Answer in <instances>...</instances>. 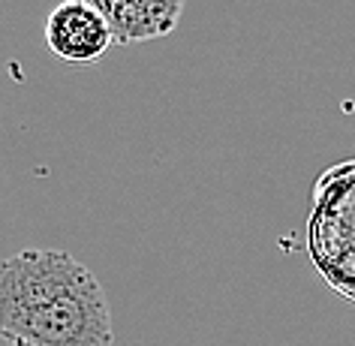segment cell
Returning a JSON list of instances; mask_svg holds the SVG:
<instances>
[{
  "label": "cell",
  "instance_id": "cell-5",
  "mask_svg": "<svg viewBox=\"0 0 355 346\" xmlns=\"http://www.w3.org/2000/svg\"><path fill=\"white\" fill-rule=\"evenodd\" d=\"M0 346H33V343H24V340H19V337H12V334L0 331Z\"/></svg>",
  "mask_w": 355,
  "mask_h": 346
},
{
  "label": "cell",
  "instance_id": "cell-2",
  "mask_svg": "<svg viewBox=\"0 0 355 346\" xmlns=\"http://www.w3.org/2000/svg\"><path fill=\"white\" fill-rule=\"evenodd\" d=\"M307 241L310 259L325 280L355 301V159L328 168L319 178Z\"/></svg>",
  "mask_w": 355,
  "mask_h": 346
},
{
  "label": "cell",
  "instance_id": "cell-4",
  "mask_svg": "<svg viewBox=\"0 0 355 346\" xmlns=\"http://www.w3.org/2000/svg\"><path fill=\"white\" fill-rule=\"evenodd\" d=\"M109 21L114 42L132 46L175 31L187 0H82Z\"/></svg>",
  "mask_w": 355,
  "mask_h": 346
},
{
  "label": "cell",
  "instance_id": "cell-3",
  "mask_svg": "<svg viewBox=\"0 0 355 346\" xmlns=\"http://www.w3.org/2000/svg\"><path fill=\"white\" fill-rule=\"evenodd\" d=\"M112 42L114 33L109 21L82 0H64L46 19V49L60 64L91 67L109 51Z\"/></svg>",
  "mask_w": 355,
  "mask_h": 346
},
{
  "label": "cell",
  "instance_id": "cell-1",
  "mask_svg": "<svg viewBox=\"0 0 355 346\" xmlns=\"http://www.w3.org/2000/svg\"><path fill=\"white\" fill-rule=\"evenodd\" d=\"M0 331L33 346H112V307L96 274L64 250L0 259Z\"/></svg>",
  "mask_w": 355,
  "mask_h": 346
}]
</instances>
